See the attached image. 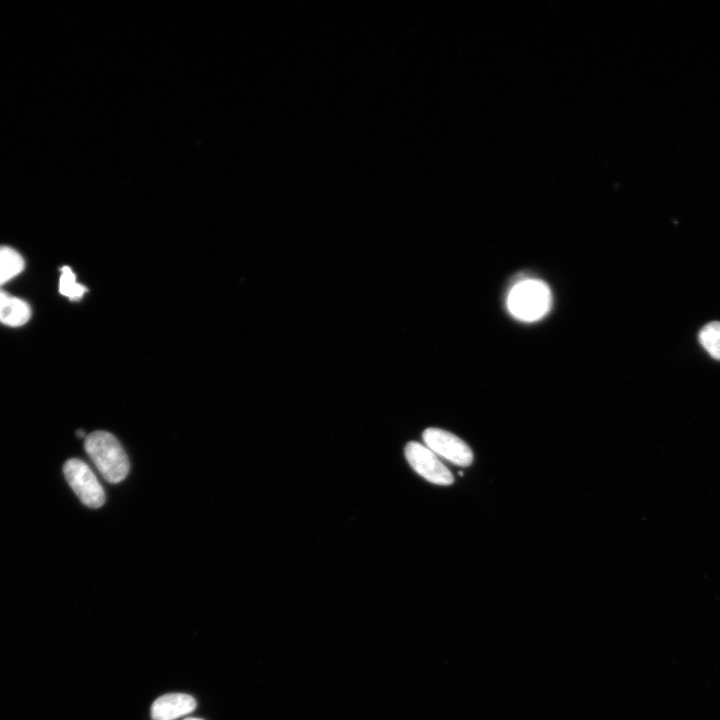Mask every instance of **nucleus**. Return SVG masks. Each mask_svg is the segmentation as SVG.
<instances>
[{
	"mask_svg": "<svg viewBox=\"0 0 720 720\" xmlns=\"http://www.w3.org/2000/svg\"><path fill=\"white\" fill-rule=\"evenodd\" d=\"M506 305L509 313L522 322H535L550 311L552 293L549 286L536 278L517 281L509 290Z\"/></svg>",
	"mask_w": 720,
	"mask_h": 720,
	"instance_id": "nucleus-1",
	"label": "nucleus"
},
{
	"mask_svg": "<svg viewBox=\"0 0 720 720\" xmlns=\"http://www.w3.org/2000/svg\"><path fill=\"white\" fill-rule=\"evenodd\" d=\"M85 450L100 474L110 483H119L129 472V460L117 438L107 431L86 436Z\"/></svg>",
	"mask_w": 720,
	"mask_h": 720,
	"instance_id": "nucleus-2",
	"label": "nucleus"
},
{
	"mask_svg": "<svg viewBox=\"0 0 720 720\" xmlns=\"http://www.w3.org/2000/svg\"><path fill=\"white\" fill-rule=\"evenodd\" d=\"M65 478L81 500L90 508H99L105 502V493L91 468L77 458L68 459L63 466Z\"/></svg>",
	"mask_w": 720,
	"mask_h": 720,
	"instance_id": "nucleus-3",
	"label": "nucleus"
},
{
	"mask_svg": "<svg viewBox=\"0 0 720 720\" xmlns=\"http://www.w3.org/2000/svg\"><path fill=\"white\" fill-rule=\"evenodd\" d=\"M404 453L412 469L427 481L442 486L453 484L454 477L450 470L425 445L410 441L406 444Z\"/></svg>",
	"mask_w": 720,
	"mask_h": 720,
	"instance_id": "nucleus-4",
	"label": "nucleus"
},
{
	"mask_svg": "<svg viewBox=\"0 0 720 720\" xmlns=\"http://www.w3.org/2000/svg\"><path fill=\"white\" fill-rule=\"evenodd\" d=\"M422 437L426 447L455 465L466 467L473 462L472 449L451 432L439 428H427Z\"/></svg>",
	"mask_w": 720,
	"mask_h": 720,
	"instance_id": "nucleus-5",
	"label": "nucleus"
},
{
	"mask_svg": "<svg viewBox=\"0 0 720 720\" xmlns=\"http://www.w3.org/2000/svg\"><path fill=\"white\" fill-rule=\"evenodd\" d=\"M196 700L188 694L170 693L157 698L151 706L152 720H175L196 708Z\"/></svg>",
	"mask_w": 720,
	"mask_h": 720,
	"instance_id": "nucleus-6",
	"label": "nucleus"
},
{
	"mask_svg": "<svg viewBox=\"0 0 720 720\" xmlns=\"http://www.w3.org/2000/svg\"><path fill=\"white\" fill-rule=\"evenodd\" d=\"M31 316V308L24 300L0 288V322L13 327L24 325Z\"/></svg>",
	"mask_w": 720,
	"mask_h": 720,
	"instance_id": "nucleus-7",
	"label": "nucleus"
},
{
	"mask_svg": "<svg viewBox=\"0 0 720 720\" xmlns=\"http://www.w3.org/2000/svg\"><path fill=\"white\" fill-rule=\"evenodd\" d=\"M24 269V259L15 249L0 245V286Z\"/></svg>",
	"mask_w": 720,
	"mask_h": 720,
	"instance_id": "nucleus-8",
	"label": "nucleus"
},
{
	"mask_svg": "<svg viewBox=\"0 0 720 720\" xmlns=\"http://www.w3.org/2000/svg\"><path fill=\"white\" fill-rule=\"evenodd\" d=\"M699 342L713 358L720 360V322L712 321L699 332Z\"/></svg>",
	"mask_w": 720,
	"mask_h": 720,
	"instance_id": "nucleus-9",
	"label": "nucleus"
},
{
	"mask_svg": "<svg viewBox=\"0 0 720 720\" xmlns=\"http://www.w3.org/2000/svg\"><path fill=\"white\" fill-rule=\"evenodd\" d=\"M87 288L76 281V276L72 269L68 266L61 268V276L59 281V292L70 300H79Z\"/></svg>",
	"mask_w": 720,
	"mask_h": 720,
	"instance_id": "nucleus-10",
	"label": "nucleus"
},
{
	"mask_svg": "<svg viewBox=\"0 0 720 720\" xmlns=\"http://www.w3.org/2000/svg\"><path fill=\"white\" fill-rule=\"evenodd\" d=\"M76 435H77L79 438H84V437L86 438L85 433H84L83 430H77V431H76Z\"/></svg>",
	"mask_w": 720,
	"mask_h": 720,
	"instance_id": "nucleus-11",
	"label": "nucleus"
},
{
	"mask_svg": "<svg viewBox=\"0 0 720 720\" xmlns=\"http://www.w3.org/2000/svg\"><path fill=\"white\" fill-rule=\"evenodd\" d=\"M184 720H203V719H200V718H186V719H184Z\"/></svg>",
	"mask_w": 720,
	"mask_h": 720,
	"instance_id": "nucleus-12",
	"label": "nucleus"
}]
</instances>
